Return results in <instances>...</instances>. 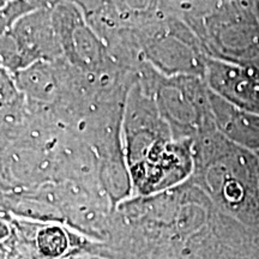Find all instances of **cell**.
<instances>
[{
    "label": "cell",
    "instance_id": "1",
    "mask_svg": "<svg viewBox=\"0 0 259 259\" xmlns=\"http://www.w3.org/2000/svg\"><path fill=\"white\" fill-rule=\"evenodd\" d=\"M209 78L223 99L244 112L259 115V79L254 73L229 64L212 63Z\"/></svg>",
    "mask_w": 259,
    "mask_h": 259
},
{
    "label": "cell",
    "instance_id": "2",
    "mask_svg": "<svg viewBox=\"0 0 259 259\" xmlns=\"http://www.w3.org/2000/svg\"><path fill=\"white\" fill-rule=\"evenodd\" d=\"M35 246L42 257L59 258L69 250V234L57 226L42 227L36 233Z\"/></svg>",
    "mask_w": 259,
    "mask_h": 259
}]
</instances>
